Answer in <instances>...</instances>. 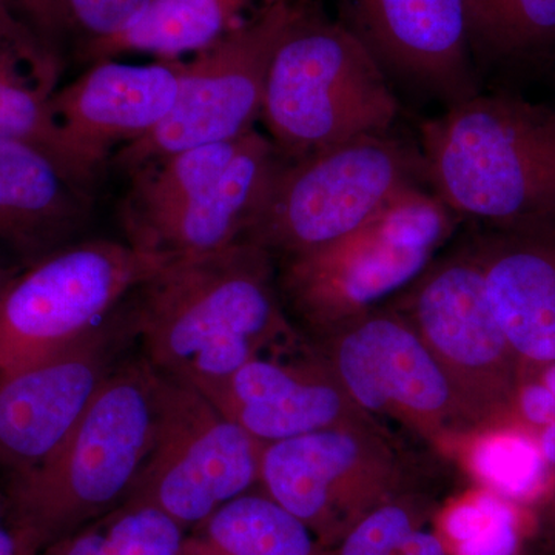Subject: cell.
<instances>
[{
  "label": "cell",
  "mask_w": 555,
  "mask_h": 555,
  "mask_svg": "<svg viewBox=\"0 0 555 555\" xmlns=\"http://www.w3.org/2000/svg\"><path fill=\"white\" fill-rule=\"evenodd\" d=\"M14 0H0V13H13Z\"/></svg>",
  "instance_id": "obj_35"
},
{
  "label": "cell",
  "mask_w": 555,
  "mask_h": 555,
  "mask_svg": "<svg viewBox=\"0 0 555 555\" xmlns=\"http://www.w3.org/2000/svg\"><path fill=\"white\" fill-rule=\"evenodd\" d=\"M185 534L163 511L126 500L40 555H178Z\"/></svg>",
  "instance_id": "obj_24"
},
{
  "label": "cell",
  "mask_w": 555,
  "mask_h": 555,
  "mask_svg": "<svg viewBox=\"0 0 555 555\" xmlns=\"http://www.w3.org/2000/svg\"><path fill=\"white\" fill-rule=\"evenodd\" d=\"M327 335L332 374L361 411L429 434L467 420L440 363L400 310H371Z\"/></svg>",
  "instance_id": "obj_13"
},
{
  "label": "cell",
  "mask_w": 555,
  "mask_h": 555,
  "mask_svg": "<svg viewBox=\"0 0 555 555\" xmlns=\"http://www.w3.org/2000/svg\"><path fill=\"white\" fill-rule=\"evenodd\" d=\"M396 309L440 363L467 422L513 412L520 361L496 321L470 240L430 262Z\"/></svg>",
  "instance_id": "obj_8"
},
{
  "label": "cell",
  "mask_w": 555,
  "mask_h": 555,
  "mask_svg": "<svg viewBox=\"0 0 555 555\" xmlns=\"http://www.w3.org/2000/svg\"><path fill=\"white\" fill-rule=\"evenodd\" d=\"M398 113L389 78L366 43L302 7L273 53L259 116L281 158L390 133Z\"/></svg>",
  "instance_id": "obj_4"
},
{
  "label": "cell",
  "mask_w": 555,
  "mask_h": 555,
  "mask_svg": "<svg viewBox=\"0 0 555 555\" xmlns=\"http://www.w3.org/2000/svg\"><path fill=\"white\" fill-rule=\"evenodd\" d=\"M283 346L251 358L203 396L264 444L361 422L363 411L334 374L312 360L280 358Z\"/></svg>",
  "instance_id": "obj_17"
},
{
  "label": "cell",
  "mask_w": 555,
  "mask_h": 555,
  "mask_svg": "<svg viewBox=\"0 0 555 555\" xmlns=\"http://www.w3.org/2000/svg\"><path fill=\"white\" fill-rule=\"evenodd\" d=\"M540 529L546 539L555 543V492L540 511Z\"/></svg>",
  "instance_id": "obj_32"
},
{
  "label": "cell",
  "mask_w": 555,
  "mask_h": 555,
  "mask_svg": "<svg viewBox=\"0 0 555 555\" xmlns=\"http://www.w3.org/2000/svg\"><path fill=\"white\" fill-rule=\"evenodd\" d=\"M3 520H7L5 502H3V495L0 494V528L3 526Z\"/></svg>",
  "instance_id": "obj_36"
},
{
  "label": "cell",
  "mask_w": 555,
  "mask_h": 555,
  "mask_svg": "<svg viewBox=\"0 0 555 555\" xmlns=\"http://www.w3.org/2000/svg\"><path fill=\"white\" fill-rule=\"evenodd\" d=\"M473 466L489 491L506 500H528L543 491L547 467L539 441L520 429H500L481 437Z\"/></svg>",
  "instance_id": "obj_26"
},
{
  "label": "cell",
  "mask_w": 555,
  "mask_h": 555,
  "mask_svg": "<svg viewBox=\"0 0 555 555\" xmlns=\"http://www.w3.org/2000/svg\"><path fill=\"white\" fill-rule=\"evenodd\" d=\"M173 259L130 243L91 240L20 270L0 292V375L102 326Z\"/></svg>",
  "instance_id": "obj_7"
},
{
  "label": "cell",
  "mask_w": 555,
  "mask_h": 555,
  "mask_svg": "<svg viewBox=\"0 0 555 555\" xmlns=\"http://www.w3.org/2000/svg\"><path fill=\"white\" fill-rule=\"evenodd\" d=\"M301 10L297 0L261 5L192 61H179L173 108L147 137L118 150L120 169L131 173L182 150L232 141L254 130L273 53Z\"/></svg>",
  "instance_id": "obj_9"
},
{
  "label": "cell",
  "mask_w": 555,
  "mask_h": 555,
  "mask_svg": "<svg viewBox=\"0 0 555 555\" xmlns=\"http://www.w3.org/2000/svg\"><path fill=\"white\" fill-rule=\"evenodd\" d=\"M294 2V0H261V5H272V3Z\"/></svg>",
  "instance_id": "obj_37"
},
{
  "label": "cell",
  "mask_w": 555,
  "mask_h": 555,
  "mask_svg": "<svg viewBox=\"0 0 555 555\" xmlns=\"http://www.w3.org/2000/svg\"><path fill=\"white\" fill-rule=\"evenodd\" d=\"M283 163L268 134L248 131L217 181L175 206L124 221L129 243L152 254L189 258L246 241Z\"/></svg>",
  "instance_id": "obj_16"
},
{
  "label": "cell",
  "mask_w": 555,
  "mask_h": 555,
  "mask_svg": "<svg viewBox=\"0 0 555 555\" xmlns=\"http://www.w3.org/2000/svg\"><path fill=\"white\" fill-rule=\"evenodd\" d=\"M513 411H517L526 426L542 430L555 420V397L539 378H524Z\"/></svg>",
  "instance_id": "obj_28"
},
{
  "label": "cell",
  "mask_w": 555,
  "mask_h": 555,
  "mask_svg": "<svg viewBox=\"0 0 555 555\" xmlns=\"http://www.w3.org/2000/svg\"><path fill=\"white\" fill-rule=\"evenodd\" d=\"M460 219L430 190L412 188L326 247L284 258L280 288L317 331H334L411 286Z\"/></svg>",
  "instance_id": "obj_5"
},
{
  "label": "cell",
  "mask_w": 555,
  "mask_h": 555,
  "mask_svg": "<svg viewBox=\"0 0 555 555\" xmlns=\"http://www.w3.org/2000/svg\"><path fill=\"white\" fill-rule=\"evenodd\" d=\"M537 378H539L555 397V363L547 364L546 367H543L540 374L537 375Z\"/></svg>",
  "instance_id": "obj_33"
},
{
  "label": "cell",
  "mask_w": 555,
  "mask_h": 555,
  "mask_svg": "<svg viewBox=\"0 0 555 555\" xmlns=\"http://www.w3.org/2000/svg\"><path fill=\"white\" fill-rule=\"evenodd\" d=\"M443 534L455 555H518L520 520L509 500L486 491L444 514Z\"/></svg>",
  "instance_id": "obj_27"
},
{
  "label": "cell",
  "mask_w": 555,
  "mask_h": 555,
  "mask_svg": "<svg viewBox=\"0 0 555 555\" xmlns=\"http://www.w3.org/2000/svg\"><path fill=\"white\" fill-rule=\"evenodd\" d=\"M57 57L14 14L0 13V141H22L49 153L83 188L98 175L69 147L51 115Z\"/></svg>",
  "instance_id": "obj_20"
},
{
  "label": "cell",
  "mask_w": 555,
  "mask_h": 555,
  "mask_svg": "<svg viewBox=\"0 0 555 555\" xmlns=\"http://www.w3.org/2000/svg\"><path fill=\"white\" fill-rule=\"evenodd\" d=\"M551 65H553V67H554V69H555V60L553 61V64H551Z\"/></svg>",
  "instance_id": "obj_38"
},
{
  "label": "cell",
  "mask_w": 555,
  "mask_h": 555,
  "mask_svg": "<svg viewBox=\"0 0 555 555\" xmlns=\"http://www.w3.org/2000/svg\"><path fill=\"white\" fill-rule=\"evenodd\" d=\"M178 93L179 61L105 60L54 91L50 109L73 152L100 175L113 149L147 137L169 116Z\"/></svg>",
  "instance_id": "obj_15"
},
{
  "label": "cell",
  "mask_w": 555,
  "mask_h": 555,
  "mask_svg": "<svg viewBox=\"0 0 555 555\" xmlns=\"http://www.w3.org/2000/svg\"><path fill=\"white\" fill-rule=\"evenodd\" d=\"M317 535L268 494L230 500L189 529L178 555H321Z\"/></svg>",
  "instance_id": "obj_22"
},
{
  "label": "cell",
  "mask_w": 555,
  "mask_h": 555,
  "mask_svg": "<svg viewBox=\"0 0 555 555\" xmlns=\"http://www.w3.org/2000/svg\"><path fill=\"white\" fill-rule=\"evenodd\" d=\"M539 447L547 467L555 469V420L540 430Z\"/></svg>",
  "instance_id": "obj_31"
},
{
  "label": "cell",
  "mask_w": 555,
  "mask_h": 555,
  "mask_svg": "<svg viewBox=\"0 0 555 555\" xmlns=\"http://www.w3.org/2000/svg\"><path fill=\"white\" fill-rule=\"evenodd\" d=\"M254 0H147L124 30L94 43L83 57L91 62L120 54H153L164 61H181L217 43L241 21ZM261 2V0H259Z\"/></svg>",
  "instance_id": "obj_21"
},
{
  "label": "cell",
  "mask_w": 555,
  "mask_h": 555,
  "mask_svg": "<svg viewBox=\"0 0 555 555\" xmlns=\"http://www.w3.org/2000/svg\"><path fill=\"white\" fill-rule=\"evenodd\" d=\"M262 448L198 390L159 374L155 441L127 500L189 531L259 483Z\"/></svg>",
  "instance_id": "obj_10"
},
{
  "label": "cell",
  "mask_w": 555,
  "mask_h": 555,
  "mask_svg": "<svg viewBox=\"0 0 555 555\" xmlns=\"http://www.w3.org/2000/svg\"><path fill=\"white\" fill-rule=\"evenodd\" d=\"M147 0H14L13 14L56 56L61 40L80 51L118 35Z\"/></svg>",
  "instance_id": "obj_25"
},
{
  "label": "cell",
  "mask_w": 555,
  "mask_h": 555,
  "mask_svg": "<svg viewBox=\"0 0 555 555\" xmlns=\"http://www.w3.org/2000/svg\"><path fill=\"white\" fill-rule=\"evenodd\" d=\"M42 551L35 542L11 526L0 528V555H40Z\"/></svg>",
  "instance_id": "obj_30"
},
{
  "label": "cell",
  "mask_w": 555,
  "mask_h": 555,
  "mask_svg": "<svg viewBox=\"0 0 555 555\" xmlns=\"http://www.w3.org/2000/svg\"><path fill=\"white\" fill-rule=\"evenodd\" d=\"M272 255L241 241L177 258L134 292V337L164 377L203 393L251 358L294 341Z\"/></svg>",
  "instance_id": "obj_1"
},
{
  "label": "cell",
  "mask_w": 555,
  "mask_h": 555,
  "mask_svg": "<svg viewBox=\"0 0 555 555\" xmlns=\"http://www.w3.org/2000/svg\"><path fill=\"white\" fill-rule=\"evenodd\" d=\"M430 192L486 229L555 224V108L507 93L459 102L420 127Z\"/></svg>",
  "instance_id": "obj_2"
},
{
  "label": "cell",
  "mask_w": 555,
  "mask_h": 555,
  "mask_svg": "<svg viewBox=\"0 0 555 555\" xmlns=\"http://www.w3.org/2000/svg\"><path fill=\"white\" fill-rule=\"evenodd\" d=\"M350 17L386 75L447 108L480 93L463 0H350Z\"/></svg>",
  "instance_id": "obj_14"
},
{
  "label": "cell",
  "mask_w": 555,
  "mask_h": 555,
  "mask_svg": "<svg viewBox=\"0 0 555 555\" xmlns=\"http://www.w3.org/2000/svg\"><path fill=\"white\" fill-rule=\"evenodd\" d=\"M422 182V152L390 133L284 160L246 241L272 257L317 250L356 232Z\"/></svg>",
  "instance_id": "obj_6"
},
{
  "label": "cell",
  "mask_w": 555,
  "mask_h": 555,
  "mask_svg": "<svg viewBox=\"0 0 555 555\" xmlns=\"http://www.w3.org/2000/svg\"><path fill=\"white\" fill-rule=\"evenodd\" d=\"M119 309L73 345L0 375V470L5 478L49 462L78 426L134 337L130 309Z\"/></svg>",
  "instance_id": "obj_12"
},
{
  "label": "cell",
  "mask_w": 555,
  "mask_h": 555,
  "mask_svg": "<svg viewBox=\"0 0 555 555\" xmlns=\"http://www.w3.org/2000/svg\"><path fill=\"white\" fill-rule=\"evenodd\" d=\"M90 210V190L49 153L0 141V261L25 269L76 243Z\"/></svg>",
  "instance_id": "obj_19"
},
{
  "label": "cell",
  "mask_w": 555,
  "mask_h": 555,
  "mask_svg": "<svg viewBox=\"0 0 555 555\" xmlns=\"http://www.w3.org/2000/svg\"><path fill=\"white\" fill-rule=\"evenodd\" d=\"M474 61L553 64L555 0H463Z\"/></svg>",
  "instance_id": "obj_23"
},
{
  "label": "cell",
  "mask_w": 555,
  "mask_h": 555,
  "mask_svg": "<svg viewBox=\"0 0 555 555\" xmlns=\"http://www.w3.org/2000/svg\"><path fill=\"white\" fill-rule=\"evenodd\" d=\"M158 393L145 358L113 369L56 454L5 478L7 524L43 551L126 502L155 441Z\"/></svg>",
  "instance_id": "obj_3"
},
{
  "label": "cell",
  "mask_w": 555,
  "mask_h": 555,
  "mask_svg": "<svg viewBox=\"0 0 555 555\" xmlns=\"http://www.w3.org/2000/svg\"><path fill=\"white\" fill-rule=\"evenodd\" d=\"M469 240L521 379L534 378L555 363V224L480 228Z\"/></svg>",
  "instance_id": "obj_18"
},
{
  "label": "cell",
  "mask_w": 555,
  "mask_h": 555,
  "mask_svg": "<svg viewBox=\"0 0 555 555\" xmlns=\"http://www.w3.org/2000/svg\"><path fill=\"white\" fill-rule=\"evenodd\" d=\"M387 555H449V551L440 535L418 526Z\"/></svg>",
  "instance_id": "obj_29"
},
{
  "label": "cell",
  "mask_w": 555,
  "mask_h": 555,
  "mask_svg": "<svg viewBox=\"0 0 555 555\" xmlns=\"http://www.w3.org/2000/svg\"><path fill=\"white\" fill-rule=\"evenodd\" d=\"M22 269L14 268V266L7 264V262L0 261V292L3 291V287L9 284L11 278L16 275Z\"/></svg>",
  "instance_id": "obj_34"
},
{
  "label": "cell",
  "mask_w": 555,
  "mask_h": 555,
  "mask_svg": "<svg viewBox=\"0 0 555 555\" xmlns=\"http://www.w3.org/2000/svg\"><path fill=\"white\" fill-rule=\"evenodd\" d=\"M396 463L364 422L264 444L259 483L299 518L321 546L343 535L389 500Z\"/></svg>",
  "instance_id": "obj_11"
}]
</instances>
